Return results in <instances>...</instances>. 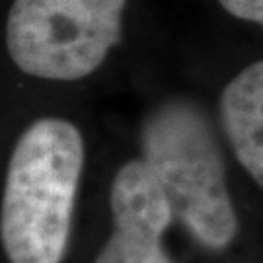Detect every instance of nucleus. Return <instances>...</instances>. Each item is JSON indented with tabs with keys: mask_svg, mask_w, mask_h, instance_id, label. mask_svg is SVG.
Masks as SVG:
<instances>
[{
	"mask_svg": "<svg viewBox=\"0 0 263 263\" xmlns=\"http://www.w3.org/2000/svg\"><path fill=\"white\" fill-rule=\"evenodd\" d=\"M141 144L174 216L195 242L215 252L230 246L238 218L220 146L203 109L187 100L160 104L142 123Z\"/></svg>",
	"mask_w": 263,
	"mask_h": 263,
	"instance_id": "obj_2",
	"label": "nucleus"
},
{
	"mask_svg": "<svg viewBox=\"0 0 263 263\" xmlns=\"http://www.w3.org/2000/svg\"><path fill=\"white\" fill-rule=\"evenodd\" d=\"M84 166L72 123L43 117L18 139L6 174L0 236L10 263H61Z\"/></svg>",
	"mask_w": 263,
	"mask_h": 263,
	"instance_id": "obj_1",
	"label": "nucleus"
},
{
	"mask_svg": "<svg viewBox=\"0 0 263 263\" xmlns=\"http://www.w3.org/2000/svg\"><path fill=\"white\" fill-rule=\"evenodd\" d=\"M127 0H14L6 47L22 72L72 82L92 74L121 37Z\"/></svg>",
	"mask_w": 263,
	"mask_h": 263,
	"instance_id": "obj_3",
	"label": "nucleus"
},
{
	"mask_svg": "<svg viewBox=\"0 0 263 263\" xmlns=\"http://www.w3.org/2000/svg\"><path fill=\"white\" fill-rule=\"evenodd\" d=\"M220 119L234 156L263 187V61L246 66L224 86Z\"/></svg>",
	"mask_w": 263,
	"mask_h": 263,
	"instance_id": "obj_5",
	"label": "nucleus"
},
{
	"mask_svg": "<svg viewBox=\"0 0 263 263\" xmlns=\"http://www.w3.org/2000/svg\"><path fill=\"white\" fill-rule=\"evenodd\" d=\"M218 4L234 18L263 26V0H218Z\"/></svg>",
	"mask_w": 263,
	"mask_h": 263,
	"instance_id": "obj_6",
	"label": "nucleus"
},
{
	"mask_svg": "<svg viewBox=\"0 0 263 263\" xmlns=\"http://www.w3.org/2000/svg\"><path fill=\"white\" fill-rule=\"evenodd\" d=\"M113 232L94 263H174L162 238L176 218L144 160H131L111 183Z\"/></svg>",
	"mask_w": 263,
	"mask_h": 263,
	"instance_id": "obj_4",
	"label": "nucleus"
}]
</instances>
